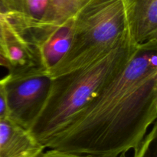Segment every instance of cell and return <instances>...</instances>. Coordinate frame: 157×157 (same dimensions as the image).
Returning a JSON list of instances; mask_svg holds the SVG:
<instances>
[{
    "instance_id": "cell-5",
    "label": "cell",
    "mask_w": 157,
    "mask_h": 157,
    "mask_svg": "<svg viewBox=\"0 0 157 157\" xmlns=\"http://www.w3.org/2000/svg\"><path fill=\"white\" fill-rule=\"evenodd\" d=\"M74 32V18L44 32L35 43L38 63L48 73L68 52Z\"/></svg>"
},
{
    "instance_id": "cell-12",
    "label": "cell",
    "mask_w": 157,
    "mask_h": 157,
    "mask_svg": "<svg viewBox=\"0 0 157 157\" xmlns=\"http://www.w3.org/2000/svg\"><path fill=\"white\" fill-rule=\"evenodd\" d=\"M39 157H95L87 155H78V154L69 153V152H61V151L55 150V149H48L47 152H43V153ZM117 157H126V153H123Z\"/></svg>"
},
{
    "instance_id": "cell-9",
    "label": "cell",
    "mask_w": 157,
    "mask_h": 157,
    "mask_svg": "<svg viewBox=\"0 0 157 157\" xmlns=\"http://www.w3.org/2000/svg\"><path fill=\"white\" fill-rule=\"evenodd\" d=\"M87 0H48L44 17L32 35L35 46L44 32L74 18Z\"/></svg>"
},
{
    "instance_id": "cell-14",
    "label": "cell",
    "mask_w": 157,
    "mask_h": 157,
    "mask_svg": "<svg viewBox=\"0 0 157 157\" xmlns=\"http://www.w3.org/2000/svg\"><path fill=\"white\" fill-rule=\"evenodd\" d=\"M6 2H7L8 6H9L11 10H12L13 12H15V13L18 14L16 12H15V0H6ZM18 15H19V14H18Z\"/></svg>"
},
{
    "instance_id": "cell-11",
    "label": "cell",
    "mask_w": 157,
    "mask_h": 157,
    "mask_svg": "<svg viewBox=\"0 0 157 157\" xmlns=\"http://www.w3.org/2000/svg\"><path fill=\"white\" fill-rule=\"evenodd\" d=\"M7 80L8 75L0 79V119L8 118V107L6 92V83Z\"/></svg>"
},
{
    "instance_id": "cell-1",
    "label": "cell",
    "mask_w": 157,
    "mask_h": 157,
    "mask_svg": "<svg viewBox=\"0 0 157 157\" xmlns=\"http://www.w3.org/2000/svg\"><path fill=\"white\" fill-rule=\"evenodd\" d=\"M157 118V39L138 46L128 64L45 149L95 157L133 149Z\"/></svg>"
},
{
    "instance_id": "cell-3",
    "label": "cell",
    "mask_w": 157,
    "mask_h": 157,
    "mask_svg": "<svg viewBox=\"0 0 157 157\" xmlns=\"http://www.w3.org/2000/svg\"><path fill=\"white\" fill-rule=\"evenodd\" d=\"M127 32L123 0H87L74 17L68 52L48 74L54 78L95 61L110 52Z\"/></svg>"
},
{
    "instance_id": "cell-2",
    "label": "cell",
    "mask_w": 157,
    "mask_h": 157,
    "mask_svg": "<svg viewBox=\"0 0 157 157\" xmlns=\"http://www.w3.org/2000/svg\"><path fill=\"white\" fill-rule=\"evenodd\" d=\"M137 48L127 32L101 58L52 78L45 104L29 129L37 141L45 149L48 143L122 72Z\"/></svg>"
},
{
    "instance_id": "cell-7",
    "label": "cell",
    "mask_w": 157,
    "mask_h": 157,
    "mask_svg": "<svg viewBox=\"0 0 157 157\" xmlns=\"http://www.w3.org/2000/svg\"><path fill=\"white\" fill-rule=\"evenodd\" d=\"M44 150L29 129L9 118L0 119V157H39Z\"/></svg>"
},
{
    "instance_id": "cell-10",
    "label": "cell",
    "mask_w": 157,
    "mask_h": 157,
    "mask_svg": "<svg viewBox=\"0 0 157 157\" xmlns=\"http://www.w3.org/2000/svg\"><path fill=\"white\" fill-rule=\"evenodd\" d=\"M134 150L133 157H157V124L145 135Z\"/></svg>"
},
{
    "instance_id": "cell-13",
    "label": "cell",
    "mask_w": 157,
    "mask_h": 157,
    "mask_svg": "<svg viewBox=\"0 0 157 157\" xmlns=\"http://www.w3.org/2000/svg\"><path fill=\"white\" fill-rule=\"evenodd\" d=\"M0 66H3V67H6L7 69L9 68V65L8 61L6 60V58L4 56H2V55H0Z\"/></svg>"
},
{
    "instance_id": "cell-4",
    "label": "cell",
    "mask_w": 157,
    "mask_h": 157,
    "mask_svg": "<svg viewBox=\"0 0 157 157\" xmlns=\"http://www.w3.org/2000/svg\"><path fill=\"white\" fill-rule=\"evenodd\" d=\"M52 83L40 65L9 72L6 83L8 118L30 129L45 104Z\"/></svg>"
},
{
    "instance_id": "cell-8",
    "label": "cell",
    "mask_w": 157,
    "mask_h": 157,
    "mask_svg": "<svg viewBox=\"0 0 157 157\" xmlns=\"http://www.w3.org/2000/svg\"><path fill=\"white\" fill-rule=\"evenodd\" d=\"M22 20L21 15L11 10L6 0H0V55L5 58L8 44L12 42L18 43L35 51L26 37Z\"/></svg>"
},
{
    "instance_id": "cell-6",
    "label": "cell",
    "mask_w": 157,
    "mask_h": 157,
    "mask_svg": "<svg viewBox=\"0 0 157 157\" xmlns=\"http://www.w3.org/2000/svg\"><path fill=\"white\" fill-rule=\"evenodd\" d=\"M130 37L137 46L157 39V0H123Z\"/></svg>"
}]
</instances>
